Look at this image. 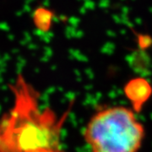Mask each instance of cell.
<instances>
[{"label":"cell","instance_id":"cell-3","mask_svg":"<svg viewBox=\"0 0 152 152\" xmlns=\"http://www.w3.org/2000/svg\"><path fill=\"white\" fill-rule=\"evenodd\" d=\"M124 94L132 104L133 110L140 113L151 96L152 86L144 78H134L125 85Z\"/></svg>","mask_w":152,"mask_h":152},{"label":"cell","instance_id":"cell-4","mask_svg":"<svg viewBox=\"0 0 152 152\" xmlns=\"http://www.w3.org/2000/svg\"><path fill=\"white\" fill-rule=\"evenodd\" d=\"M34 22L37 28L42 31H47L51 26L52 17L50 13L44 9H38L34 13Z\"/></svg>","mask_w":152,"mask_h":152},{"label":"cell","instance_id":"cell-1","mask_svg":"<svg viewBox=\"0 0 152 152\" xmlns=\"http://www.w3.org/2000/svg\"><path fill=\"white\" fill-rule=\"evenodd\" d=\"M10 89L14 105L0 116V152H65L60 137L70 108L60 118L42 110L39 94L21 75Z\"/></svg>","mask_w":152,"mask_h":152},{"label":"cell","instance_id":"cell-2","mask_svg":"<svg viewBox=\"0 0 152 152\" xmlns=\"http://www.w3.org/2000/svg\"><path fill=\"white\" fill-rule=\"evenodd\" d=\"M134 112L116 106L94 114L84 132L91 152L138 151L145 138V129Z\"/></svg>","mask_w":152,"mask_h":152}]
</instances>
